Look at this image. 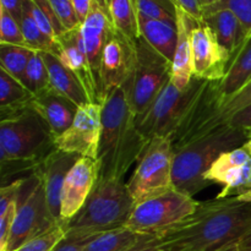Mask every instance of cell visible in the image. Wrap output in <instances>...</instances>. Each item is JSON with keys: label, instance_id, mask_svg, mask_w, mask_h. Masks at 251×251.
<instances>
[{"label": "cell", "instance_id": "6da1fadb", "mask_svg": "<svg viewBox=\"0 0 251 251\" xmlns=\"http://www.w3.org/2000/svg\"><path fill=\"white\" fill-rule=\"evenodd\" d=\"M251 233V202L237 196L199 202L191 216L156 235L174 251H223Z\"/></svg>", "mask_w": 251, "mask_h": 251}, {"label": "cell", "instance_id": "7a4b0ae2", "mask_svg": "<svg viewBox=\"0 0 251 251\" xmlns=\"http://www.w3.org/2000/svg\"><path fill=\"white\" fill-rule=\"evenodd\" d=\"M149 141L139 131L130 108L126 85L110 93L102 104V134L98 150V180H123Z\"/></svg>", "mask_w": 251, "mask_h": 251}, {"label": "cell", "instance_id": "3957f363", "mask_svg": "<svg viewBox=\"0 0 251 251\" xmlns=\"http://www.w3.org/2000/svg\"><path fill=\"white\" fill-rule=\"evenodd\" d=\"M249 136L240 129L223 125L215 131L190 142L174 153L173 186L176 190L194 196L211 183L205 174L216 159L225 152L240 147L249 141Z\"/></svg>", "mask_w": 251, "mask_h": 251}, {"label": "cell", "instance_id": "277c9868", "mask_svg": "<svg viewBox=\"0 0 251 251\" xmlns=\"http://www.w3.org/2000/svg\"><path fill=\"white\" fill-rule=\"evenodd\" d=\"M135 201L126 184L120 179L98 180L77 215L66 223V233L96 237L126 227Z\"/></svg>", "mask_w": 251, "mask_h": 251}, {"label": "cell", "instance_id": "5b68a950", "mask_svg": "<svg viewBox=\"0 0 251 251\" xmlns=\"http://www.w3.org/2000/svg\"><path fill=\"white\" fill-rule=\"evenodd\" d=\"M54 150L55 137L33 108L0 110V162L21 161L39 166Z\"/></svg>", "mask_w": 251, "mask_h": 251}, {"label": "cell", "instance_id": "8992f818", "mask_svg": "<svg viewBox=\"0 0 251 251\" xmlns=\"http://www.w3.org/2000/svg\"><path fill=\"white\" fill-rule=\"evenodd\" d=\"M58 221L49 210L43 179L38 169L22 178L17 199V212L5 251H15L29 240L44 234Z\"/></svg>", "mask_w": 251, "mask_h": 251}, {"label": "cell", "instance_id": "52a82bcc", "mask_svg": "<svg viewBox=\"0 0 251 251\" xmlns=\"http://www.w3.org/2000/svg\"><path fill=\"white\" fill-rule=\"evenodd\" d=\"M172 78V61L154 50L145 39L136 41V64L125 85L130 108L137 120L145 114Z\"/></svg>", "mask_w": 251, "mask_h": 251}, {"label": "cell", "instance_id": "ba28073f", "mask_svg": "<svg viewBox=\"0 0 251 251\" xmlns=\"http://www.w3.org/2000/svg\"><path fill=\"white\" fill-rule=\"evenodd\" d=\"M199 201L176 189H171L136 203L126 227L146 235H158L185 221L194 213Z\"/></svg>", "mask_w": 251, "mask_h": 251}, {"label": "cell", "instance_id": "9c48e42d", "mask_svg": "<svg viewBox=\"0 0 251 251\" xmlns=\"http://www.w3.org/2000/svg\"><path fill=\"white\" fill-rule=\"evenodd\" d=\"M173 159L171 137H154L149 142L126 184L135 205L174 188Z\"/></svg>", "mask_w": 251, "mask_h": 251}, {"label": "cell", "instance_id": "30bf717a", "mask_svg": "<svg viewBox=\"0 0 251 251\" xmlns=\"http://www.w3.org/2000/svg\"><path fill=\"white\" fill-rule=\"evenodd\" d=\"M203 82V80L194 77L185 90H179L169 81L145 114L136 122L142 136L149 142L154 137H171Z\"/></svg>", "mask_w": 251, "mask_h": 251}, {"label": "cell", "instance_id": "8fae6325", "mask_svg": "<svg viewBox=\"0 0 251 251\" xmlns=\"http://www.w3.org/2000/svg\"><path fill=\"white\" fill-rule=\"evenodd\" d=\"M136 64V43L113 28L102 53L100 68V87L102 102L124 86L131 77Z\"/></svg>", "mask_w": 251, "mask_h": 251}, {"label": "cell", "instance_id": "7c38bea8", "mask_svg": "<svg viewBox=\"0 0 251 251\" xmlns=\"http://www.w3.org/2000/svg\"><path fill=\"white\" fill-rule=\"evenodd\" d=\"M102 134V105L90 103L78 108L71 126L55 139L56 150L97 161Z\"/></svg>", "mask_w": 251, "mask_h": 251}, {"label": "cell", "instance_id": "4fadbf2b", "mask_svg": "<svg viewBox=\"0 0 251 251\" xmlns=\"http://www.w3.org/2000/svg\"><path fill=\"white\" fill-rule=\"evenodd\" d=\"M205 179L220 184L222 190L216 199L239 196L251 189V140L240 147L225 152L212 164Z\"/></svg>", "mask_w": 251, "mask_h": 251}, {"label": "cell", "instance_id": "5bb4252c", "mask_svg": "<svg viewBox=\"0 0 251 251\" xmlns=\"http://www.w3.org/2000/svg\"><path fill=\"white\" fill-rule=\"evenodd\" d=\"M194 77L203 81H221L227 71L230 55L203 21L191 32Z\"/></svg>", "mask_w": 251, "mask_h": 251}, {"label": "cell", "instance_id": "9a60e30c", "mask_svg": "<svg viewBox=\"0 0 251 251\" xmlns=\"http://www.w3.org/2000/svg\"><path fill=\"white\" fill-rule=\"evenodd\" d=\"M100 176V166L96 159L80 157L68 173L61 191L60 218L68 223L83 207Z\"/></svg>", "mask_w": 251, "mask_h": 251}, {"label": "cell", "instance_id": "2e32d148", "mask_svg": "<svg viewBox=\"0 0 251 251\" xmlns=\"http://www.w3.org/2000/svg\"><path fill=\"white\" fill-rule=\"evenodd\" d=\"M50 53H53L78 78L87 92L91 103L102 105L100 85L83 50L80 27L73 31H66L59 36Z\"/></svg>", "mask_w": 251, "mask_h": 251}, {"label": "cell", "instance_id": "e0dca14e", "mask_svg": "<svg viewBox=\"0 0 251 251\" xmlns=\"http://www.w3.org/2000/svg\"><path fill=\"white\" fill-rule=\"evenodd\" d=\"M114 26L110 19L108 0H93L90 14L80 26V36L83 50L97 78L98 85H100V68L103 48Z\"/></svg>", "mask_w": 251, "mask_h": 251}, {"label": "cell", "instance_id": "ac0fdd59", "mask_svg": "<svg viewBox=\"0 0 251 251\" xmlns=\"http://www.w3.org/2000/svg\"><path fill=\"white\" fill-rule=\"evenodd\" d=\"M80 154L54 150L49 156L41 162L37 169L43 179L47 202L51 215L58 222H61V191L68 173L78 161Z\"/></svg>", "mask_w": 251, "mask_h": 251}, {"label": "cell", "instance_id": "d6986e66", "mask_svg": "<svg viewBox=\"0 0 251 251\" xmlns=\"http://www.w3.org/2000/svg\"><path fill=\"white\" fill-rule=\"evenodd\" d=\"M199 21L176 5V28L178 43L172 61L171 81L179 90H185L194 78L193 49H191V32L198 26Z\"/></svg>", "mask_w": 251, "mask_h": 251}, {"label": "cell", "instance_id": "ffe728a7", "mask_svg": "<svg viewBox=\"0 0 251 251\" xmlns=\"http://www.w3.org/2000/svg\"><path fill=\"white\" fill-rule=\"evenodd\" d=\"M31 107L46 120L55 139L71 126L78 110L73 100L50 87L33 96Z\"/></svg>", "mask_w": 251, "mask_h": 251}, {"label": "cell", "instance_id": "44dd1931", "mask_svg": "<svg viewBox=\"0 0 251 251\" xmlns=\"http://www.w3.org/2000/svg\"><path fill=\"white\" fill-rule=\"evenodd\" d=\"M217 38L218 43L229 53L230 58L240 49L249 37L242 21L234 12L226 7L205 6L202 10V20Z\"/></svg>", "mask_w": 251, "mask_h": 251}, {"label": "cell", "instance_id": "7402d4cb", "mask_svg": "<svg viewBox=\"0 0 251 251\" xmlns=\"http://www.w3.org/2000/svg\"><path fill=\"white\" fill-rule=\"evenodd\" d=\"M251 81V36L247 38L239 50L229 59L227 71L221 81H217L218 104L233 97Z\"/></svg>", "mask_w": 251, "mask_h": 251}, {"label": "cell", "instance_id": "603a6c76", "mask_svg": "<svg viewBox=\"0 0 251 251\" xmlns=\"http://www.w3.org/2000/svg\"><path fill=\"white\" fill-rule=\"evenodd\" d=\"M49 74L50 88L73 100L78 108L90 104L91 100L78 78L50 51H41Z\"/></svg>", "mask_w": 251, "mask_h": 251}, {"label": "cell", "instance_id": "cb8c5ba5", "mask_svg": "<svg viewBox=\"0 0 251 251\" xmlns=\"http://www.w3.org/2000/svg\"><path fill=\"white\" fill-rule=\"evenodd\" d=\"M140 37L147 42L161 55L173 61L178 43L176 24L164 20L150 19L139 14Z\"/></svg>", "mask_w": 251, "mask_h": 251}, {"label": "cell", "instance_id": "d4e9b609", "mask_svg": "<svg viewBox=\"0 0 251 251\" xmlns=\"http://www.w3.org/2000/svg\"><path fill=\"white\" fill-rule=\"evenodd\" d=\"M217 104L218 92L217 81H216L215 86L212 88V95H211V112L210 115H208V119L206 120L205 125L202 127L201 137L215 131V130L223 126V125H228V122H229L233 115H235L244 108L249 107L251 104V81L237 95L226 100L222 104Z\"/></svg>", "mask_w": 251, "mask_h": 251}, {"label": "cell", "instance_id": "484cf974", "mask_svg": "<svg viewBox=\"0 0 251 251\" xmlns=\"http://www.w3.org/2000/svg\"><path fill=\"white\" fill-rule=\"evenodd\" d=\"M154 238V235L140 234L127 227H123L97 235L86 245L83 251H129Z\"/></svg>", "mask_w": 251, "mask_h": 251}, {"label": "cell", "instance_id": "4316f807", "mask_svg": "<svg viewBox=\"0 0 251 251\" xmlns=\"http://www.w3.org/2000/svg\"><path fill=\"white\" fill-rule=\"evenodd\" d=\"M108 7L114 28L136 43L140 38L139 14L132 0H108Z\"/></svg>", "mask_w": 251, "mask_h": 251}, {"label": "cell", "instance_id": "83f0119b", "mask_svg": "<svg viewBox=\"0 0 251 251\" xmlns=\"http://www.w3.org/2000/svg\"><path fill=\"white\" fill-rule=\"evenodd\" d=\"M33 95L24 83L0 68V110H17L31 107Z\"/></svg>", "mask_w": 251, "mask_h": 251}, {"label": "cell", "instance_id": "f1b7e54d", "mask_svg": "<svg viewBox=\"0 0 251 251\" xmlns=\"http://www.w3.org/2000/svg\"><path fill=\"white\" fill-rule=\"evenodd\" d=\"M22 178L0 189V251H5L17 212V199Z\"/></svg>", "mask_w": 251, "mask_h": 251}, {"label": "cell", "instance_id": "f546056e", "mask_svg": "<svg viewBox=\"0 0 251 251\" xmlns=\"http://www.w3.org/2000/svg\"><path fill=\"white\" fill-rule=\"evenodd\" d=\"M34 51L28 47L0 43V68L22 83L25 71Z\"/></svg>", "mask_w": 251, "mask_h": 251}, {"label": "cell", "instance_id": "4dcf8cb0", "mask_svg": "<svg viewBox=\"0 0 251 251\" xmlns=\"http://www.w3.org/2000/svg\"><path fill=\"white\" fill-rule=\"evenodd\" d=\"M21 29L24 34L25 43L26 47L33 49V50L39 51H50L53 49L55 41L49 38L44 32L39 28L38 25L36 24L34 19L32 17L29 12L28 6L26 1L24 2V9H22V17H21Z\"/></svg>", "mask_w": 251, "mask_h": 251}, {"label": "cell", "instance_id": "1f68e13d", "mask_svg": "<svg viewBox=\"0 0 251 251\" xmlns=\"http://www.w3.org/2000/svg\"><path fill=\"white\" fill-rule=\"evenodd\" d=\"M25 87L31 91L33 96L38 95L42 91L50 87L49 82V74L46 63L43 60L41 51L36 50L29 59V63L25 71L24 80H22Z\"/></svg>", "mask_w": 251, "mask_h": 251}, {"label": "cell", "instance_id": "d6a6232c", "mask_svg": "<svg viewBox=\"0 0 251 251\" xmlns=\"http://www.w3.org/2000/svg\"><path fill=\"white\" fill-rule=\"evenodd\" d=\"M132 2L137 14L176 24V4L174 0H132Z\"/></svg>", "mask_w": 251, "mask_h": 251}, {"label": "cell", "instance_id": "836d02e7", "mask_svg": "<svg viewBox=\"0 0 251 251\" xmlns=\"http://www.w3.org/2000/svg\"><path fill=\"white\" fill-rule=\"evenodd\" d=\"M66 223H58L44 234L29 240L15 251H51L56 244L65 237Z\"/></svg>", "mask_w": 251, "mask_h": 251}, {"label": "cell", "instance_id": "e575fe53", "mask_svg": "<svg viewBox=\"0 0 251 251\" xmlns=\"http://www.w3.org/2000/svg\"><path fill=\"white\" fill-rule=\"evenodd\" d=\"M0 43L26 47L21 25L2 7H0Z\"/></svg>", "mask_w": 251, "mask_h": 251}, {"label": "cell", "instance_id": "d590c367", "mask_svg": "<svg viewBox=\"0 0 251 251\" xmlns=\"http://www.w3.org/2000/svg\"><path fill=\"white\" fill-rule=\"evenodd\" d=\"M49 2L65 31H73L81 26L71 0H49Z\"/></svg>", "mask_w": 251, "mask_h": 251}, {"label": "cell", "instance_id": "8d00e7d4", "mask_svg": "<svg viewBox=\"0 0 251 251\" xmlns=\"http://www.w3.org/2000/svg\"><path fill=\"white\" fill-rule=\"evenodd\" d=\"M211 6L226 7L234 12L235 16L242 21L248 34L251 36V0H220L217 4Z\"/></svg>", "mask_w": 251, "mask_h": 251}, {"label": "cell", "instance_id": "74e56055", "mask_svg": "<svg viewBox=\"0 0 251 251\" xmlns=\"http://www.w3.org/2000/svg\"><path fill=\"white\" fill-rule=\"evenodd\" d=\"M25 1H26L27 6H28L29 9V12H31L32 17L34 19L36 24L39 26V28H41L42 31L44 32V34H47L49 38L55 41L56 34L55 32H54V28L53 26H51L50 21H49L48 17H47L46 14L43 12V10H42L33 0H25Z\"/></svg>", "mask_w": 251, "mask_h": 251}, {"label": "cell", "instance_id": "f35d334b", "mask_svg": "<svg viewBox=\"0 0 251 251\" xmlns=\"http://www.w3.org/2000/svg\"><path fill=\"white\" fill-rule=\"evenodd\" d=\"M97 237V235H96ZM96 237H78L65 233V237L54 247L51 251H83L86 245Z\"/></svg>", "mask_w": 251, "mask_h": 251}, {"label": "cell", "instance_id": "ab89813d", "mask_svg": "<svg viewBox=\"0 0 251 251\" xmlns=\"http://www.w3.org/2000/svg\"><path fill=\"white\" fill-rule=\"evenodd\" d=\"M228 125L245 131L251 140V104L249 107L238 112L235 115H233L229 122H228Z\"/></svg>", "mask_w": 251, "mask_h": 251}, {"label": "cell", "instance_id": "60d3db41", "mask_svg": "<svg viewBox=\"0 0 251 251\" xmlns=\"http://www.w3.org/2000/svg\"><path fill=\"white\" fill-rule=\"evenodd\" d=\"M33 1L36 2V4L38 5L42 10H43V12L46 14V16L48 17V20L50 21L51 26H53L54 32H55V34H56V38H58L59 36H61L63 33H65L66 32L65 28L63 27L61 22L59 21L58 16H56L55 11H54L53 6H51V4L49 2V0H33Z\"/></svg>", "mask_w": 251, "mask_h": 251}, {"label": "cell", "instance_id": "b9f144b4", "mask_svg": "<svg viewBox=\"0 0 251 251\" xmlns=\"http://www.w3.org/2000/svg\"><path fill=\"white\" fill-rule=\"evenodd\" d=\"M174 1L179 7H181L184 11L188 12L194 19H196L198 21L202 20L203 5L201 0H174Z\"/></svg>", "mask_w": 251, "mask_h": 251}, {"label": "cell", "instance_id": "7bdbcfd3", "mask_svg": "<svg viewBox=\"0 0 251 251\" xmlns=\"http://www.w3.org/2000/svg\"><path fill=\"white\" fill-rule=\"evenodd\" d=\"M24 2L25 0H0V7L9 11L21 24Z\"/></svg>", "mask_w": 251, "mask_h": 251}, {"label": "cell", "instance_id": "ee69618b", "mask_svg": "<svg viewBox=\"0 0 251 251\" xmlns=\"http://www.w3.org/2000/svg\"><path fill=\"white\" fill-rule=\"evenodd\" d=\"M71 1H73L74 9H75L78 21H80V24H83L86 17L90 14L93 0H71Z\"/></svg>", "mask_w": 251, "mask_h": 251}, {"label": "cell", "instance_id": "f6af8a7d", "mask_svg": "<svg viewBox=\"0 0 251 251\" xmlns=\"http://www.w3.org/2000/svg\"><path fill=\"white\" fill-rule=\"evenodd\" d=\"M129 251H174V250L172 249V248H169L168 245L159 243L158 240L154 238V239L151 240V242H147L145 243V244L139 245V247L134 248V249Z\"/></svg>", "mask_w": 251, "mask_h": 251}, {"label": "cell", "instance_id": "bcb514c9", "mask_svg": "<svg viewBox=\"0 0 251 251\" xmlns=\"http://www.w3.org/2000/svg\"><path fill=\"white\" fill-rule=\"evenodd\" d=\"M235 251H251V233L235 245Z\"/></svg>", "mask_w": 251, "mask_h": 251}, {"label": "cell", "instance_id": "7dc6e473", "mask_svg": "<svg viewBox=\"0 0 251 251\" xmlns=\"http://www.w3.org/2000/svg\"><path fill=\"white\" fill-rule=\"evenodd\" d=\"M237 199L239 201H243V202H251V189L248 190L247 193L242 194V195L237 196Z\"/></svg>", "mask_w": 251, "mask_h": 251}, {"label": "cell", "instance_id": "c3c4849f", "mask_svg": "<svg viewBox=\"0 0 251 251\" xmlns=\"http://www.w3.org/2000/svg\"><path fill=\"white\" fill-rule=\"evenodd\" d=\"M201 1H202L203 7H205V6H211V5L217 4V2L220 1V0H201Z\"/></svg>", "mask_w": 251, "mask_h": 251}, {"label": "cell", "instance_id": "681fc988", "mask_svg": "<svg viewBox=\"0 0 251 251\" xmlns=\"http://www.w3.org/2000/svg\"><path fill=\"white\" fill-rule=\"evenodd\" d=\"M233 251H235V247H234V249H233Z\"/></svg>", "mask_w": 251, "mask_h": 251}]
</instances>
